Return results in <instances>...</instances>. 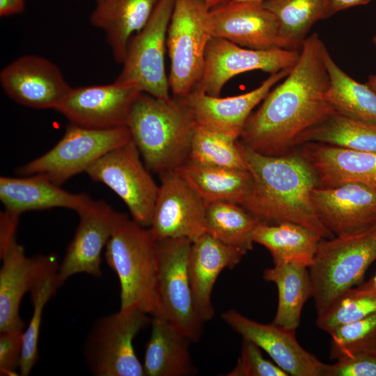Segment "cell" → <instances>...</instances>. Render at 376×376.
Returning a JSON list of instances; mask_svg holds the SVG:
<instances>
[{
	"label": "cell",
	"mask_w": 376,
	"mask_h": 376,
	"mask_svg": "<svg viewBox=\"0 0 376 376\" xmlns=\"http://www.w3.org/2000/svg\"><path fill=\"white\" fill-rule=\"evenodd\" d=\"M209 18L212 38L253 49H288L276 17L263 1H230L210 9Z\"/></svg>",
	"instance_id": "obj_20"
},
{
	"label": "cell",
	"mask_w": 376,
	"mask_h": 376,
	"mask_svg": "<svg viewBox=\"0 0 376 376\" xmlns=\"http://www.w3.org/2000/svg\"><path fill=\"white\" fill-rule=\"evenodd\" d=\"M300 152L315 171L320 186L358 182L376 188V152L310 142L301 144Z\"/></svg>",
	"instance_id": "obj_23"
},
{
	"label": "cell",
	"mask_w": 376,
	"mask_h": 376,
	"mask_svg": "<svg viewBox=\"0 0 376 376\" xmlns=\"http://www.w3.org/2000/svg\"><path fill=\"white\" fill-rule=\"evenodd\" d=\"M299 51L289 74L251 113L238 139L260 154L288 153L301 133L335 111L326 98L329 87L325 63L328 49L318 33L308 36Z\"/></svg>",
	"instance_id": "obj_1"
},
{
	"label": "cell",
	"mask_w": 376,
	"mask_h": 376,
	"mask_svg": "<svg viewBox=\"0 0 376 376\" xmlns=\"http://www.w3.org/2000/svg\"><path fill=\"white\" fill-rule=\"evenodd\" d=\"M0 84L14 102L40 109L56 110L72 88L56 65L36 55L20 56L5 66Z\"/></svg>",
	"instance_id": "obj_16"
},
{
	"label": "cell",
	"mask_w": 376,
	"mask_h": 376,
	"mask_svg": "<svg viewBox=\"0 0 376 376\" xmlns=\"http://www.w3.org/2000/svg\"><path fill=\"white\" fill-rule=\"evenodd\" d=\"M315 232L298 224H267L259 221L253 241L265 246L274 264L293 263L309 267L313 263L320 241Z\"/></svg>",
	"instance_id": "obj_28"
},
{
	"label": "cell",
	"mask_w": 376,
	"mask_h": 376,
	"mask_svg": "<svg viewBox=\"0 0 376 376\" xmlns=\"http://www.w3.org/2000/svg\"><path fill=\"white\" fill-rule=\"evenodd\" d=\"M291 68L270 75L258 87L244 94L220 97L195 88L180 99L196 125L237 141L253 109Z\"/></svg>",
	"instance_id": "obj_17"
},
{
	"label": "cell",
	"mask_w": 376,
	"mask_h": 376,
	"mask_svg": "<svg viewBox=\"0 0 376 376\" xmlns=\"http://www.w3.org/2000/svg\"><path fill=\"white\" fill-rule=\"evenodd\" d=\"M258 222L241 205L230 202L206 205L205 233L246 252L253 249V233Z\"/></svg>",
	"instance_id": "obj_33"
},
{
	"label": "cell",
	"mask_w": 376,
	"mask_h": 376,
	"mask_svg": "<svg viewBox=\"0 0 376 376\" xmlns=\"http://www.w3.org/2000/svg\"><path fill=\"white\" fill-rule=\"evenodd\" d=\"M372 279H373V283H374V285H375V286L376 288V275L374 277H373Z\"/></svg>",
	"instance_id": "obj_47"
},
{
	"label": "cell",
	"mask_w": 376,
	"mask_h": 376,
	"mask_svg": "<svg viewBox=\"0 0 376 376\" xmlns=\"http://www.w3.org/2000/svg\"><path fill=\"white\" fill-rule=\"evenodd\" d=\"M148 315L138 308L119 310L94 322L84 347L86 365L94 375H145L133 340L150 324L152 318Z\"/></svg>",
	"instance_id": "obj_7"
},
{
	"label": "cell",
	"mask_w": 376,
	"mask_h": 376,
	"mask_svg": "<svg viewBox=\"0 0 376 376\" xmlns=\"http://www.w3.org/2000/svg\"><path fill=\"white\" fill-rule=\"evenodd\" d=\"M321 143L346 149L376 152V123L336 111L301 133L295 145Z\"/></svg>",
	"instance_id": "obj_30"
},
{
	"label": "cell",
	"mask_w": 376,
	"mask_h": 376,
	"mask_svg": "<svg viewBox=\"0 0 376 376\" xmlns=\"http://www.w3.org/2000/svg\"><path fill=\"white\" fill-rule=\"evenodd\" d=\"M263 278L274 283L278 290V304L272 323L295 331L299 325L304 304L313 297L308 267L280 263L265 269Z\"/></svg>",
	"instance_id": "obj_29"
},
{
	"label": "cell",
	"mask_w": 376,
	"mask_h": 376,
	"mask_svg": "<svg viewBox=\"0 0 376 376\" xmlns=\"http://www.w3.org/2000/svg\"><path fill=\"white\" fill-rule=\"evenodd\" d=\"M210 9L224 4L231 0H204Z\"/></svg>",
	"instance_id": "obj_45"
},
{
	"label": "cell",
	"mask_w": 376,
	"mask_h": 376,
	"mask_svg": "<svg viewBox=\"0 0 376 376\" xmlns=\"http://www.w3.org/2000/svg\"><path fill=\"white\" fill-rule=\"evenodd\" d=\"M159 175L161 184L149 227L152 236L156 241L194 242L205 233L206 204L176 170Z\"/></svg>",
	"instance_id": "obj_13"
},
{
	"label": "cell",
	"mask_w": 376,
	"mask_h": 376,
	"mask_svg": "<svg viewBox=\"0 0 376 376\" xmlns=\"http://www.w3.org/2000/svg\"><path fill=\"white\" fill-rule=\"evenodd\" d=\"M221 318L242 338L251 340L267 352L288 375L324 376L328 364L304 350L298 343L295 331L272 322H258L235 310L224 312Z\"/></svg>",
	"instance_id": "obj_19"
},
{
	"label": "cell",
	"mask_w": 376,
	"mask_h": 376,
	"mask_svg": "<svg viewBox=\"0 0 376 376\" xmlns=\"http://www.w3.org/2000/svg\"><path fill=\"white\" fill-rule=\"evenodd\" d=\"M376 260V227L350 235L322 239L308 267L317 315L364 280Z\"/></svg>",
	"instance_id": "obj_5"
},
{
	"label": "cell",
	"mask_w": 376,
	"mask_h": 376,
	"mask_svg": "<svg viewBox=\"0 0 376 376\" xmlns=\"http://www.w3.org/2000/svg\"><path fill=\"white\" fill-rule=\"evenodd\" d=\"M176 171L206 205L216 202L242 205L253 187L248 169L206 166L187 161Z\"/></svg>",
	"instance_id": "obj_27"
},
{
	"label": "cell",
	"mask_w": 376,
	"mask_h": 376,
	"mask_svg": "<svg viewBox=\"0 0 376 376\" xmlns=\"http://www.w3.org/2000/svg\"><path fill=\"white\" fill-rule=\"evenodd\" d=\"M327 365L324 376H376V355L357 354Z\"/></svg>",
	"instance_id": "obj_40"
},
{
	"label": "cell",
	"mask_w": 376,
	"mask_h": 376,
	"mask_svg": "<svg viewBox=\"0 0 376 376\" xmlns=\"http://www.w3.org/2000/svg\"><path fill=\"white\" fill-rule=\"evenodd\" d=\"M261 349L251 340H242L240 357L227 376H288L276 364L264 358Z\"/></svg>",
	"instance_id": "obj_38"
},
{
	"label": "cell",
	"mask_w": 376,
	"mask_h": 376,
	"mask_svg": "<svg viewBox=\"0 0 376 376\" xmlns=\"http://www.w3.org/2000/svg\"><path fill=\"white\" fill-rule=\"evenodd\" d=\"M132 140L127 127L97 130L70 124L62 138L45 154L17 169L20 175H40L61 186L86 172L102 155Z\"/></svg>",
	"instance_id": "obj_9"
},
{
	"label": "cell",
	"mask_w": 376,
	"mask_h": 376,
	"mask_svg": "<svg viewBox=\"0 0 376 376\" xmlns=\"http://www.w3.org/2000/svg\"><path fill=\"white\" fill-rule=\"evenodd\" d=\"M237 143L253 178L251 194L241 205L245 210L263 223L292 222L324 239L335 237L315 212L311 192L320 182L313 167L300 152L265 155L238 140Z\"/></svg>",
	"instance_id": "obj_2"
},
{
	"label": "cell",
	"mask_w": 376,
	"mask_h": 376,
	"mask_svg": "<svg viewBox=\"0 0 376 376\" xmlns=\"http://www.w3.org/2000/svg\"><path fill=\"white\" fill-rule=\"evenodd\" d=\"M150 324L143 364L145 375H195L197 370L189 350L191 341L163 318L152 315Z\"/></svg>",
	"instance_id": "obj_26"
},
{
	"label": "cell",
	"mask_w": 376,
	"mask_h": 376,
	"mask_svg": "<svg viewBox=\"0 0 376 376\" xmlns=\"http://www.w3.org/2000/svg\"><path fill=\"white\" fill-rule=\"evenodd\" d=\"M23 329L0 331V373L1 375H17L22 345Z\"/></svg>",
	"instance_id": "obj_39"
},
{
	"label": "cell",
	"mask_w": 376,
	"mask_h": 376,
	"mask_svg": "<svg viewBox=\"0 0 376 376\" xmlns=\"http://www.w3.org/2000/svg\"><path fill=\"white\" fill-rule=\"evenodd\" d=\"M19 216L6 210L0 213V256L16 240V231Z\"/></svg>",
	"instance_id": "obj_41"
},
{
	"label": "cell",
	"mask_w": 376,
	"mask_h": 376,
	"mask_svg": "<svg viewBox=\"0 0 376 376\" xmlns=\"http://www.w3.org/2000/svg\"><path fill=\"white\" fill-rule=\"evenodd\" d=\"M104 257L119 280L120 310L138 308L152 315L157 305L158 252L149 228L120 212Z\"/></svg>",
	"instance_id": "obj_4"
},
{
	"label": "cell",
	"mask_w": 376,
	"mask_h": 376,
	"mask_svg": "<svg viewBox=\"0 0 376 376\" xmlns=\"http://www.w3.org/2000/svg\"><path fill=\"white\" fill-rule=\"evenodd\" d=\"M315 212L334 236L361 233L376 227V188L358 182L318 186L311 192Z\"/></svg>",
	"instance_id": "obj_15"
},
{
	"label": "cell",
	"mask_w": 376,
	"mask_h": 376,
	"mask_svg": "<svg viewBox=\"0 0 376 376\" xmlns=\"http://www.w3.org/2000/svg\"><path fill=\"white\" fill-rule=\"evenodd\" d=\"M26 1V0H0V16L21 14L24 10Z\"/></svg>",
	"instance_id": "obj_42"
},
{
	"label": "cell",
	"mask_w": 376,
	"mask_h": 376,
	"mask_svg": "<svg viewBox=\"0 0 376 376\" xmlns=\"http://www.w3.org/2000/svg\"><path fill=\"white\" fill-rule=\"evenodd\" d=\"M77 214L79 224L59 263L58 278L61 285L78 273L102 276V251L113 232L120 212L100 199L93 200Z\"/></svg>",
	"instance_id": "obj_18"
},
{
	"label": "cell",
	"mask_w": 376,
	"mask_h": 376,
	"mask_svg": "<svg viewBox=\"0 0 376 376\" xmlns=\"http://www.w3.org/2000/svg\"><path fill=\"white\" fill-rule=\"evenodd\" d=\"M159 0H102L92 12L91 24L102 30L114 60L123 63L128 43L148 23Z\"/></svg>",
	"instance_id": "obj_24"
},
{
	"label": "cell",
	"mask_w": 376,
	"mask_h": 376,
	"mask_svg": "<svg viewBox=\"0 0 376 376\" xmlns=\"http://www.w3.org/2000/svg\"><path fill=\"white\" fill-rule=\"evenodd\" d=\"M373 43L376 47V33L373 37ZM365 84L376 93V74L370 75Z\"/></svg>",
	"instance_id": "obj_44"
},
{
	"label": "cell",
	"mask_w": 376,
	"mask_h": 376,
	"mask_svg": "<svg viewBox=\"0 0 376 376\" xmlns=\"http://www.w3.org/2000/svg\"><path fill=\"white\" fill-rule=\"evenodd\" d=\"M288 49L299 50L313 25L329 17V0H265Z\"/></svg>",
	"instance_id": "obj_32"
},
{
	"label": "cell",
	"mask_w": 376,
	"mask_h": 376,
	"mask_svg": "<svg viewBox=\"0 0 376 376\" xmlns=\"http://www.w3.org/2000/svg\"><path fill=\"white\" fill-rule=\"evenodd\" d=\"M209 12L204 0H174L166 48L170 91L175 97L187 95L201 79L205 50L212 38Z\"/></svg>",
	"instance_id": "obj_6"
},
{
	"label": "cell",
	"mask_w": 376,
	"mask_h": 376,
	"mask_svg": "<svg viewBox=\"0 0 376 376\" xmlns=\"http://www.w3.org/2000/svg\"><path fill=\"white\" fill-rule=\"evenodd\" d=\"M325 63L329 77L326 98L335 111L376 123V93L343 71L328 51Z\"/></svg>",
	"instance_id": "obj_31"
},
{
	"label": "cell",
	"mask_w": 376,
	"mask_h": 376,
	"mask_svg": "<svg viewBox=\"0 0 376 376\" xmlns=\"http://www.w3.org/2000/svg\"><path fill=\"white\" fill-rule=\"evenodd\" d=\"M57 268H51L35 281L29 290L33 306V314L23 334V345L19 364V375H29L38 359V339L42 313L45 305L61 286L58 281Z\"/></svg>",
	"instance_id": "obj_34"
},
{
	"label": "cell",
	"mask_w": 376,
	"mask_h": 376,
	"mask_svg": "<svg viewBox=\"0 0 376 376\" xmlns=\"http://www.w3.org/2000/svg\"><path fill=\"white\" fill-rule=\"evenodd\" d=\"M265 0H231V1H235V2H237V1H263Z\"/></svg>",
	"instance_id": "obj_46"
},
{
	"label": "cell",
	"mask_w": 376,
	"mask_h": 376,
	"mask_svg": "<svg viewBox=\"0 0 376 376\" xmlns=\"http://www.w3.org/2000/svg\"><path fill=\"white\" fill-rule=\"evenodd\" d=\"M0 257V331L23 329L20 302L33 284L42 255L27 257L15 240Z\"/></svg>",
	"instance_id": "obj_25"
},
{
	"label": "cell",
	"mask_w": 376,
	"mask_h": 376,
	"mask_svg": "<svg viewBox=\"0 0 376 376\" xmlns=\"http://www.w3.org/2000/svg\"><path fill=\"white\" fill-rule=\"evenodd\" d=\"M372 0H329V17L336 13L352 7L363 6Z\"/></svg>",
	"instance_id": "obj_43"
},
{
	"label": "cell",
	"mask_w": 376,
	"mask_h": 376,
	"mask_svg": "<svg viewBox=\"0 0 376 376\" xmlns=\"http://www.w3.org/2000/svg\"><path fill=\"white\" fill-rule=\"evenodd\" d=\"M173 5L174 0L158 1L148 23L130 40L116 82L134 85L158 98L171 97L164 58Z\"/></svg>",
	"instance_id": "obj_10"
},
{
	"label": "cell",
	"mask_w": 376,
	"mask_h": 376,
	"mask_svg": "<svg viewBox=\"0 0 376 376\" xmlns=\"http://www.w3.org/2000/svg\"><path fill=\"white\" fill-rule=\"evenodd\" d=\"M93 200L87 194L68 192L40 175L0 178V201L5 210L18 216L55 207L79 213Z\"/></svg>",
	"instance_id": "obj_22"
},
{
	"label": "cell",
	"mask_w": 376,
	"mask_h": 376,
	"mask_svg": "<svg viewBox=\"0 0 376 376\" xmlns=\"http://www.w3.org/2000/svg\"><path fill=\"white\" fill-rule=\"evenodd\" d=\"M102 1V0H96V2H99V1Z\"/></svg>",
	"instance_id": "obj_48"
},
{
	"label": "cell",
	"mask_w": 376,
	"mask_h": 376,
	"mask_svg": "<svg viewBox=\"0 0 376 376\" xmlns=\"http://www.w3.org/2000/svg\"><path fill=\"white\" fill-rule=\"evenodd\" d=\"M191 243L186 238L157 241V305L152 315L163 318L191 342H197L205 321L196 306L189 277Z\"/></svg>",
	"instance_id": "obj_8"
},
{
	"label": "cell",
	"mask_w": 376,
	"mask_h": 376,
	"mask_svg": "<svg viewBox=\"0 0 376 376\" xmlns=\"http://www.w3.org/2000/svg\"><path fill=\"white\" fill-rule=\"evenodd\" d=\"M127 127L149 171L159 175L189 160L195 123L180 98L141 93L132 106Z\"/></svg>",
	"instance_id": "obj_3"
},
{
	"label": "cell",
	"mask_w": 376,
	"mask_h": 376,
	"mask_svg": "<svg viewBox=\"0 0 376 376\" xmlns=\"http://www.w3.org/2000/svg\"><path fill=\"white\" fill-rule=\"evenodd\" d=\"M376 312V288L372 278L339 296L322 313L318 315L316 325L330 333L343 325L355 322Z\"/></svg>",
	"instance_id": "obj_35"
},
{
	"label": "cell",
	"mask_w": 376,
	"mask_h": 376,
	"mask_svg": "<svg viewBox=\"0 0 376 376\" xmlns=\"http://www.w3.org/2000/svg\"><path fill=\"white\" fill-rule=\"evenodd\" d=\"M246 253L207 233L192 242L188 273L196 306L205 322L214 314L212 292L219 275L225 269L234 268Z\"/></svg>",
	"instance_id": "obj_21"
},
{
	"label": "cell",
	"mask_w": 376,
	"mask_h": 376,
	"mask_svg": "<svg viewBox=\"0 0 376 376\" xmlns=\"http://www.w3.org/2000/svg\"><path fill=\"white\" fill-rule=\"evenodd\" d=\"M299 54V50L283 48L249 49L223 38H212L205 50L202 77L196 88L217 97L233 77L253 70L272 75L291 68Z\"/></svg>",
	"instance_id": "obj_12"
},
{
	"label": "cell",
	"mask_w": 376,
	"mask_h": 376,
	"mask_svg": "<svg viewBox=\"0 0 376 376\" xmlns=\"http://www.w3.org/2000/svg\"><path fill=\"white\" fill-rule=\"evenodd\" d=\"M85 173L116 194L133 220L150 227L159 186L143 164L132 140L102 155Z\"/></svg>",
	"instance_id": "obj_11"
},
{
	"label": "cell",
	"mask_w": 376,
	"mask_h": 376,
	"mask_svg": "<svg viewBox=\"0 0 376 376\" xmlns=\"http://www.w3.org/2000/svg\"><path fill=\"white\" fill-rule=\"evenodd\" d=\"M330 359H340L357 354L376 355V312L329 333Z\"/></svg>",
	"instance_id": "obj_37"
},
{
	"label": "cell",
	"mask_w": 376,
	"mask_h": 376,
	"mask_svg": "<svg viewBox=\"0 0 376 376\" xmlns=\"http://www.w3.org/2000/svg\"><path fill=\"white\" fill-rule=\"evenodd\" d=\"M141 93L134 85L116 81L72 87L56 110L70 124L80 127L97 130L127 127L132 106Z\"/></svg>",
	"instance_id": "obj_14"
},
{
	"label": "cell",
	"mask_w": 376,
	"mask_h": 376,
	"mask_svg": "<svg viewBox=\"0 0 376 376\" xmlns=\"http://www.w3.org/2000/svg\"><path fill=\"white\" fill-rule=\"evenodd\" d=\"M237 141L195 124L188 161L206 166L247 169Z\"/></svg>",
	"instance_id": "obj_36"
}]
</instances>
